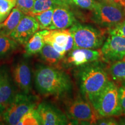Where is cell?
<instances>
[{
    "instance_id": "27",
    "label": "cell",
    "mask_w": 125,
    "mask_h": 125,
    "mask_svg": "<svg viewBox=\"0 0 125 125\" xmlns=\"http://www.w3.org/2000/svg\"><path fill=\"white\" fill-rule=\"evenodd\" d=\"M118 87L122 115H125V81L121 82Z\"/></svg>"
},
{
    "instance_id": "29",
    "label": "cell",
    "mask_w": 125,
    "mask_h": 125,
    "mask_svg": "<svg viewBox=\"0 0 125 125\" xmlns=\"http://www.w3.org/2000/svg\"><path fill=\"white\" fill-rule=\"evenodd\" d=\"M96 125H119L115 119L111 117H100L97 120Z\"/></svg>"
},
{
    "instance_id": "34",
    "label": "cell",
    "mask_w": 125,
    "mask_h": 125,
    "mask_svg": "<svg viewBox=\"0 0 125 125\" xmlns=\"http://www.w3.org/2000/svg\"><path fill=\"white\" fill-rule=\"evenodd\" d=\"M63 1L67 3V2H69V1H71V0H63Z\"/></svg>"
},
{
    "instance_id": "32",
    "label": "cell",
    "mask_w": 125,
    "mask_h": 125,
    "mask_svg": "<svg viewBox=\"0 0 125 125\" xmlns=\"http://www.w3.org/2000/svg\"><path fill=\"white\" fill-rule=\"evenodd\" d=\"M3 112H4V111L0 108V125L2 124V123L4 122V118H3Z\"/></svg>"
},
{
    "instance_id": "17",
    "label": "cell",
    "mask_w": 125,
    "mask_h": 125,
    "mask_svg": "<svg viewBox=\"0 0 125 125\" xmlns=\"http://www.w3.org/2000/svg\"><path fill=\"white\" fill-rule=\"evenodd\" d=\"M46 30L37 31L25 45V54L27 56L34 55L41 51L45 45L43 37Z\"/></svg>"
},
{
    "instance_id": "23",
    "label": "cell",
    "mask_w": 125,
    "mask_h": 125,
    "mask_svg": "<svg viewBox=\"0 0 125 125\" xmlns=\"http://www.w3.org/2000/svg\"><path fill=\"white\" fill-rule=\"evenodd\" d=\"M18 125H41L37 108L32 109L25 114L18 123Z\"/></svg>"
},
{
    "instance_id": "18",
    "label": "cell",
    "mask_w": 125,
    "mask_h": 125,
    "mask_svg": "<svg viewBox=\"0 0 125 125\" xmlns=\"http://www.w3.org/2000/svg\"><path fill=\"white\" fill-rule=\"evenodd\" d=\"M41 58L50 66H55L62 62L64 57L56 51L52 45L45 43L44 46L40 52Z\"/></svg>"
},
{
    "instance_id": "7",
    "label": "cell",
    "mask_w": 125,
    "mask_h": 125,
    "mask_svg": "<svg viewBox=\"0 0 125 125\" xmlns=\"http://www.w3.org/2000/svg\"><path fill=\"white\" fill-rule=\"evenodd\" d=\"M65 111L67 118L74 125H96L100 118L91 103L80 96L67 103Z\"/></svg>"
},
{
    "instance_id": "35",
    "label": "cell",
    "mask_w": 125,
    "mask_h": 125,
    "mask_svg": "<svg viewBox=\"0 0 125 125\" xmlns=\"http://www.w3.org/2000/svg\"><path fill=\"white\" fill-rule=\"evenodd\" d=\"M59 1H62V2H64V1H63V0H59ZM66 3V2H65Z\"/></svg>"
},
{
    "instance_id": "2",
    "label": "cell",
    "mask_w": 125,
    "mask_h": 125,
    "mask_svg": "<svg viewBox=\"0 0 125 125\" xmlns=\"http://www.w3.org/2000/svg\"><path fill=\"white\" fill-rule=\"evenodd\" d=\"M98 62L80 67L78 74L81 93L92 105L109 81L105 68Z\"/></svg>"
},
{
    "instance_id": "15",
    "label": "cell",
    "mask_w": 125,
    "mask_h": 125,
    "mask_svg": "<svg viewBox=\"0 0 125 125\" xmlns=\"http://www.w3.org/2000/svg\"><path fill=\"white\" fill-rule=\"evenodd\" d=\"M71 34L70 29L62 30H46L43 40L45 43L52 46H59L64 48L65 47L68 42V38Z\"/></svg>"
},
{
    "instance_id": "13",
    "label": "cell",
    "mask_w": 125,
    "mask_h": 125,
    "mask_svg": "<svg viewBox=\"0 0 125 125\" xmlns=\"http://www.w3.org/2000/svg\"><path fill=\"white\" fill-rule=\"evenodd\" d=\"M75 22V19L66 4H62L54 8L52 21L48 30L67 29Z\"/></svg>"
},
{
    "instance_id": "26",
    "label": "cell",
    "mask_w": 125,
    "mask_h": 125,
    "mask_svg": "<svg viewBox=\"0 0 125 125\" xmlns=\"http://www.w3.org/2000/svg\"><path fill=\"white\" fill-rule=\"evenodd\" d=\"M109 35H118L125 38V19L113 27L108 29Z\"/></svg>"
},
{
    "instance_id": "3",
    "label": "cell",
    "mask_w": 125,
    "mask_h": 125,
    "mask_svg": "<svg viewBox=\"0 0 125 125\" xmlns=\"http://www.w3.org/2000/svg\"><path fill=\"white\" fill-rule=\"evenodd\" d=\"M70 31L74 39L73 49H96L105 42V31L91 25L74 23Z\"/></svg>"
},
{
    "instance_id": "24",
    "label": "cell",
    "mask_w": 125,
    "mask_h": 125,
    "mask_svg": "<svg viewBox=\"0 0 125 125\" xmlns=\"http://www.w3.org/2000/svg\"><path fill=\"white\" fill-rule=\"evenodd\" d=\"M16 3V0H0V23L7 19Z\"/></svg>"
},
{
    "instance_id": "5",
    "label": "cell",
    "mask_w": 125,
    "mask_h": 125,
    "mask_svg": "<svg viewBox=\"0 0 125 125\" xmlns=\"http://www.w3.org/2000/svg\"><path fill=\"white\" fill-rule=\"evenodd\" d=\"M92 105L100 117L122 115L118 85L109 81Z\"/></svg>"
},
{
    "instance_id": "25",
    "label": "cell",
    "mask_w": 125,
    "mask_h": 125,
    "mask_svg": "<svg viewBox=\"0 0 125 125\" xmlns=\"http://www.w3.org/2000/svg\"><path fill=\"white\" fill-rule=\"evenodd\" d=\"M35 0H16V7L24 15H30L33 8Z\"/></svg>"
},
{
    "instance_id": "30",
    "label": "cell",
    "mask_w": 125,
    "mask_h": 125,
    "mask_svg": "<svg viewBox=\"0 0 125 125\" xmlns=\"http://www.w3.org/2000/svg\"><path fill=\"white\" fill-rule=\"evenodd\" d=\"M73 47H74V39H73V37L71 33L69 36V38H68L66 47H65V51H66L67 53L73 49Z\"/></svg>"
},
{
    "instance_id": "19",
    "label": "cell",
    "mask_w": 125,
    "mask_h": 125,
    "mask_svg": "<svg viewBox=\"0 0 125 125\" xmlns=\"http://www.w3.org/2000/svg\"><path fill=\"white\" fill-rule=\"evenodd\" d=\"M19 43L10 37L0 36V59L7 57L18 49Z\"/></svg>"
},
{
    "instance_id": "1",
    "label": "cell",
    "mask_w": 125,
    "mask_h": 125,
    "mask_svg": "<svg viewBox=\"0 0 125 125\" xmlns=\"http://www.w3.org/2000/svg\"><path fill=\"white\" fill-rule=\"evenodd\" d=\"M35 85L43 96H60L69 92L72 83L64 71L50 65H40L35 72Z\"/></svg>"
},
{
    "instance_id": "11",
    "label": "cell",
    "mask_w": 125,
    "mask_h": 125,
    "mask_svg": "<svg viewBox=\"0 0 125 125\" xmlns=\"http://www.w3.org/2000/svg\"><path fill=\"white\" fill-rule=\"evenodd\" d=\"M40 30L39 23L34 16L24 15L9 37L17 42L26 45L31 37Z\"/></svg>"
},
{
    "instance_id": "9",
    "label": "cell",
    "mask_w": 125,
    "mask_h": 125,
    "mask_svg": "<svg viewBox=\"0 0 125 125\" xmlns=\"http://www.w3.org/2000/svg\"><path fill=\"white\" fill-rule=\"evenodd\" d=\"M103 59L110 62L125 59V38L109 35L103 43Z\"/></svg>"
},
{
    "instance_id": "20",
    "label": "cell",
    "mask_w": 125,
    "mask_h": 125,
    "mask_svg": "<svg viewBox=\"0 0 125 125\" xmlns=\"http://www.w3.org/2000/svg\"><path fill=\"white\" fill-rule=\"evenodd\" d=\"M112 62L108 72L112 79L120 82L125 81V59Z\"/></svg>"
},
{
    "instance_id": "4",
    "label": "cell",
    "mask_w": 125,
    "mask_h": 125,
    "mask_svg": "<svg viewBox=\"0 0 125 125\" xmlns=\"http://www.w3.org/2000/svg\"><path fill=\"white\" fill-rule=\"evenodd\" d=\"M92 10L93 21L102 27H113L125 19V8L106 0L96 2Z\"/></svg>"
},
{
    "instance_id": "14",
    "label": "cell",
    "mask_w": 125,
    "mask_h": 125,
    "mask_svg": "<svg viewBox=\"0 0 125 125\" xmlns=\"http://www.w3.org/2000/svg\"><path fill=\"white\" fill-rule=\"evenodd\" d=\"M11 78L5 67H0V108L4 111L15 95Z\"/></svg>"
},
{
    "instance_id": "21",
    "label": "cell",
    "mask_w": 125,
    "mask_h": 125,
    "mask_svg": "<svg viewBox=\"0 0 125 125\" xmlns=\"http://www.w3.org/2000/svg\"><path fill=\"white\" fill-rule=\"evenodd\" d=\"M66 4L59 0H35L33 8L30 13V16L34 15L44 12L48 9L54 8L59 5Z\"/></svg>"
},
{
    "instance_id": "33",
    "label": "cell",
    "mask_w": 125,
    "mask_h": 125,
    "mask_svg": "<svg viewBox=\"0 0 125 125\" xmlns=\"http://www.w3.org/2000/svg\"><path fill=\"white\" fill-rule=\"evenodd\" d=\"M125 116L122 117L119 119V125H125Z\"/></svg>"
},
{
    "instance_id": "8",
    "label": "cell",
    "mask_w": 125,
    "mask_h": 125,
    "mask_svg": "<svg viewBox=\"0 0 125 125\" xmlns=\"http://www.w3.org/2000/svg\"><path fill=\"white\" fill-rule=\"evenodd\" d=\"M103 59L101 49L78 48L68 52L64 62L68 65L81 67Z\"/></svg>"
},
{
    "instance_id": "10",
    "label": "cell",
    "mask_w": 125,
    "mask_h": 125,
    "mask_svg": "<svg viewBox=\"0 0 125 125\" xmlns=\"http://www.w3.org/2000/svg\"><path fill=\"white\" fill-rule=\"evenodd\" d=\"M37 111L41 125H64L68 124L67 115L51 103L42 102L38 104Z\"/></svg>"
},
{
    "instance_id": "31",
    "label": "cell",
    "mask_w": 125,
    "mask_h": 125,
    "mask_svg": "<svg viewBox=\"0 0 125 125\" xmlns=\"http://www.w3.org/2000/svg\"><path fill=\"white\" fill-rule=\"evenodd\" d=\"M106 1L120 5L125 8V0H106Z\"/></svg>"
},
{
    "instance_id": "22",
    "label": "cell",
    "mask_w": 125,
    "mask_h": 125,
    "mask_svg": "<svg viewBox=\"0 0 125 125\" xmlns=\"http://www.w3.org/2000/svg\"><path fill=\"white\" fill-rule=\"evenodd\" d=\"M54 8H52L34 15L39 23L40 30H48L52 21V16Z\"/></svg>"
},
{
    "instance_id": "28",
    "label": "cell",
    "mask_w": 125,
    "mask_h": 125,
    "mask_svg": "<svg viewBox=\"0 0 125 125\" xmlns=\"http://www.w3.org/2000/svg\"><path fill=\"white\" fill-rule=\"evenodd\" d=\"M73 1L78 7L89 10H93L96 3L94 0H73Z\"/></svg>"
},
{
    "instance_id": "16",
    "label": "cell",
    "mask_w": 125,
    "mask_h": 125,
    "mask_svg": "<svg viewBox=\"0 0 125 125\" xmlns=\"http://www.w3.org/2000/svg\"><path fill=\"white\" fill-rule=\"evenodd\" d=\"M24 16L18 8H13L7 19L0 23V36L9 37Z\"/></svg>"
},
{
    "instance_id": "6",
    "label": "cell",
    "mask_w": 125,
    "mask_h": 125,
    "mask_svg": "<svg viewBox=\"0 0 125 125\" xmlns=\"http://www.w3.org/2000/svg\"><path fill=\"white\" fill-rule=\"evenodd\" d=\"M37 104L38 99L35 96L29 93L16 94L3 112L4 122L10 125H18L25 114L37 108Z\"/></svg>"
},
{
    "instance_id": "12",
    "label": "cell",
    "mask_w": 125,
    "mask_h": 125,
    "mask_svg": "<svg viewBox=\"0 0 125 125\" xmlns=\"http://www.w3.org/2000/svg\"><path fill=\"white\" fill-rule=\"evenodd\" d=\"M12 78L14 83L22 93H29L31 90L32 74L29 63L20 60L12 68Z\"/></svg>"
}]
</instances>
